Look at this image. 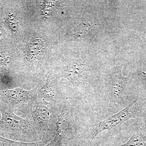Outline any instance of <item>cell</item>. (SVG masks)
I'll return each mask as SVG.
<instances>
[{"instance_id":"1","label":"cell","mask_w":146,"mask_h":146,"mask_svg":"<svg viewBox=\"0 0 146 146\" xmlns=\"http://www.w3.org/2000/svg\"><path fill=\"white\" fill-rule=\"evenodd\" d=\"M0 136L12 141L34 143L42 141L32 116L21 118L0 100Z\"/></svg>"},{"instance_id":"2","label":"cell","mask_w":146,"mask_h":146,"mask_svg":"<svg viewBox=\"0 0 146 146\" xmlns=\"http://www.w3.org/2000/svg\"><path fill=\"white\" fill-rule=\"evenodd\" d=\"M77 100L63 99L61 110L56 123L54 138L46 146H78L80 133L74 117Z\"/></svg>"},{"instance_id":"3","label":"cell","mask_w":146,"mask_h":146,"mask_svg":"<svg viewBox=\"0 0 146 146\" xmlns=\"http://www.w3.org/2000/svg\"><path fill=\"white\" fill-rule=\"evenodd\" d=\"M141 99H136L119 112L97 124L87 126L80 133L79 146H91L92 142L103 131L111 130L131 118H137L141 110Z\"/></svg>"},{"instance_id":"4","label":"cell","mask_w":146,"mask_h":146,"mask_svg":"<svg viewBox=\"0 0 146 146\" xmlns=\"http://www.w3.org/2000/svg\"><path fill=\"white\" fill-rule=\"evenodd\" d=\"M38 88L27 91L21 88L0 90V100L8 105L14 112L26 117L31 116L38 96Z\"/></svg>"},{"instance_id":"5","label":"cell","mask_w":146,"mask_h":146,"mask_svg":"<svg viewBox=\"0 0 146 146\" xmlns=\"http://www.w3.org/2000/svg\"><path fill=\"white\" fill-rule=\"evenodd\" d=\"M56 106L46 102L36 100L35 110L31 113L37 130L42 138V141L47 145L50 143L54 135L48 127L49 120L53 110Z\"/></svg>"},{"instance_id":"6","label":"cell","mask_w":146,"mask_h":146,"mask_svg":"<svg viewBox=\"0 0 146 146\" xmlns=\"http://www.w3.org/2000/svg\"><path fill=\"white\" fill-rule=\"evenodd\" d=\"M58 76L50 74L47 77L46 82L43 87L38 90L37 100L46 102L56 106L63 99L57 86Z\"/></svg>"},{"instance_id":"7","label":"cell","mask_w":146,"mask_h":146,"mask_svg":"<svg viewBox=\"0 0 146 146\" xmlns=\"http://www.w3.org/2000/svg\"><path fill=\"white\" fill-rule=\"evenodd\" d=\"M122 65L116 66L112 72L110 99L111 105L118 104L123 101V92L129 80V76L122 75Z\"/></svg>"},{"instance_id":"8","label":"cell","mask_w":146,"mask_h":146,"mask_svg":"<svg viewBox=\"0 0 146 146\" xmlns=\"http://www.w3.org/2000/svg\"><path fill=\"white\" fill-rule=\"evenodd\" d=\"M87 68L82 62L72 61L68 65L64 72V76L71 82L75 88L81 87L86 80Z\"/></svg>"},{"instance_id":"9","label":"cell","mask_w":146,"mask_h":146,"mask_svg":"<svg viewBox=\"0 0 146 146\" xmlns=\"http://www.w3.org/2000/svg\"><path fill=\"white\" fill-rule=\"evenodd\" d=\"M120 146H146V121L127 143Z\"/></svg>"},{"instance_id":"10","label":"cell","mask_w":146,"mask_h":146,"mask_svg":"<svg viewBox=\"0 0 146 146\" xmlns=\"http://www.w3.org/2000/svg\"><path fill=\"white\" fill-rule=\"evenodd\" d=\"M43 141L34 143H24L12 141L0 136V146H46Z\"/></svg>"},{"instance_id":"11","label":"cell","mask_w":146,"mask_h":146,"mask_svg":"<svg viewBox=\"0 0 146 146\" xmlns=\"http://www.w3.org/2000/svg\"><path fill=\"white\" fill-rule=\"evenodd\" d=\"M44 42L39 39H34L29 46V50L32 54H35L42 49Z\"/></svg>"}]
</instances>
